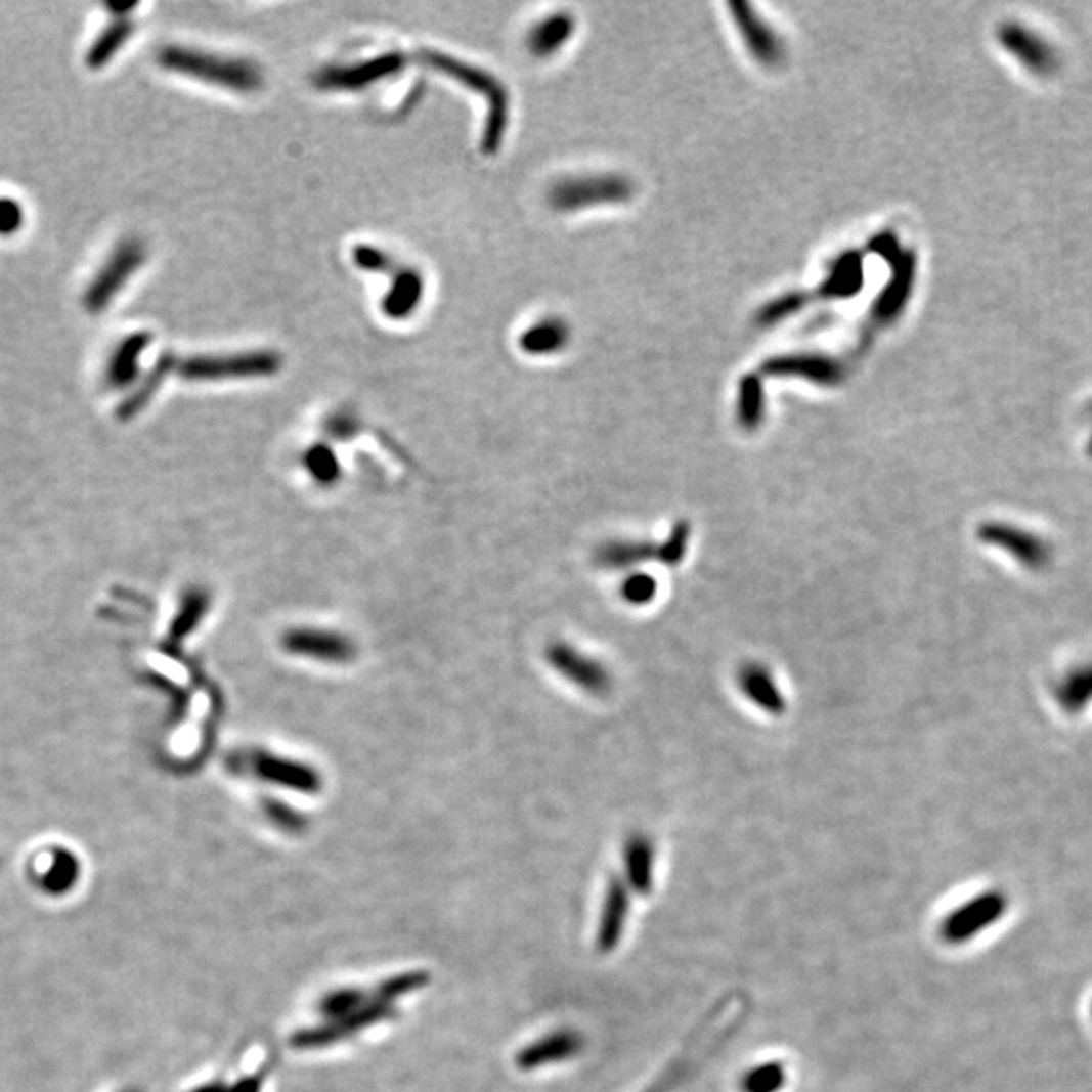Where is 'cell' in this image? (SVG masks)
I'll return each mask as SVG.
<instances>
[{
    "mask_svg": "<svg viewBox=\"0 0 1092 1092\" xmlns=\"http://www.w3.org/2000/svg\"><path fill=\"white\" fill-rule=\"evenodd\" d=\"M157 61L170 74L192 78L237 93H252L263 85L261 70L250 59L223 57L182 45H167L159 51Z\"/></svg>",
    "mask_w": 1092,
    "mask_h": 1092,
    "instance_id": "cell-1",
    "label": "cell"
},
{
    "mask_svg": "<svg viewBox=\"0 0 1092 1092\" xmlns=\"http://www.w3.org/2000/svg\"><path fill=\"white\" fill-rule=\"evenodd\" d=\"M418 57L427 68H431V70H435V72H439V74H443L447 78H453L455 82L470 87L472 91L480 93L488 101V118H486V124H484V134H482L480 148L488 157L496 155L500 150L503 142H505L508 114H510V99H508V91H506L505 84L500 80H496L492 74L472 65V63H466V61H462L457 57L445 55L441 51L423 49Z\"/></svg>",
    "mask_w": 1092,
    "mask_h": 1092,
    "instance_id": "cell-2",
    "label": "cell"
},
{
    "mask_svg": "<svg viewBox=\"0 0 1092 1092\" xmlns=\"http://www.w3.org/2000/svg\"><path fill=\"white\" fill-rule=\"evenodd\" d=\"M283 358L273 350H252L239 354H215V356H190L176 360L174 373L186 381H237V379H263L281 370Z\"/></svg>",
    "mask_w": 1092,
    "mask_h": 1092,
    "instance_id": "cell-3",
    "label": "cell"
},
{
    "mask_svg": "<svg viewBox=\"0 0 1092 1092\" xmlns=\"http://www.w3.org/2000/svg\"><path fill=\"white\" fill-rule=\"evenodd\" d=\"M146 259L148 248L140 237H124L87 286L82 300L85 310L93 316L105 312Z\"/></svg>",
    "mask_w": 1092,
    "mask_h": 1092,
    "instance_id": "cell-4",
    "label": "cell"
},
{
    "mask_svg": "<svg viewBox=\"0 0 1092 1092\" xmlns=\"http://www.w3.org/2000/svg\"><path fill=\"white\" fill-rule=\"evenodd\" d=\"M634 196V184L619 174H591L561 180L553 186L549 203L563 213H575L595 205L625 203Z\"/></svg>",
    "mask_w": 1092,
    "mask_h": 1092,
    "instance_id": "cell-5",
    "label": "cell"
},
{
    "mask_svg": "<svg viewBox=\"0 0 1092 1092\" xmlns=\"http://www.w3.org/2000/svg\"><path fill=\"white\" fill-rule=\"evenodd\" d=\"M1008 913V899L998 890L977 894L951 911L941 924V936L949 945H963L994 926Z\"/></svg>",
    "mask_w": 1092,
    "mask_h": 1092,
    "instance_id": "cell-6",
    "label": "cell"
},
{
    "mask_svg": "<svg viewBox=\"0 0 1092 1092\" xmlns=\"http://www.w3.org/2000/svg\"><path fill=\"white\" fill-rule=\"evenodd\" d=\"M242 765H246L253 775L265 783L294 789L300 793H318L322 787L320 773L296 758L273 755L269 751H252L244 756Z\"/></svg>",
    "mask_w": 1092,
    "mask_h": 1092,
    "instance_id": "cell-7",
    "label": "cell"
},
{
    "mask_svg": "<svg viewBox=\"0 0 1092 1092\" xmlns=\"http://www.w3.org/2000/svg\"><path fill=\"white\" fill-rule=\"evenodd\" d=\"M405 65L407 57L403 53H385L356 65L322 70L314 78V85L322 91H360L368 85L379 84L385 78L397 76Z\"/></svg>",
    "mask_w": 1092,
    "mask_h": 1092,
    "instance_id": "cell-8",
    "label": "cell"
},
{
    "mask_svg": "<svg viewBox=\"0 0 1092 1092\" xmlns=\"http://www.w3.org/2000/svg\"><path fill=\"white\" fill-rule=\"evenodd\" d=\"M281 646L288 654L310 658L316 662L344 664L350 662L356 654L354 644L337 631L316 629V627H298L290 629L281 638Z\"/></svg>",
    "mask_w": 1092,
    "mask_h": 1092,
    "instance_id": "cell-9",
    "label": "cell"
},
{
    "mask_svg": "<svg viewBox=\"0 0 1092 1092\" xmlns=\"http://www.w3.org/2000/svg\"><path fill=\"white\" fill-rule=\"evenodd\" d=\"M890 261H892V279L888 281V286L884 288V292L878 296V300L872 306L870 331L892 324L903 314L913 292L915 273H917L915 253H899Z\"/></svg>",
    "mask_w": 1092,
    "mask_h": 1092,
    "instance_id": "cell-10",
    "label": "cell"
},
{
    "mask_svg": "<svg viewBox=\"0 0 1092 1092\" xmlns=\"http://www.w3.org/2000/svg\"><path fill=\"white\" fill-rule=\"evenodd\" d=\"M547 660L565 680H569L571 684H575L577 688L585 690L588 694L599 696L611 690L609 670L601 662L575 650L571 644L557 642L549 646Z\"/></svg>",
    "mask_w": 1092,
    "mask_h": 1092,
    "instance_id": "cell-11",
    "label": "cell"
},
{
    "mask_svg": "<svg viewBox=\"0 0 1092 1092\" xmlns=\"http://www.w3.org/2000/svg\"><path fill=\"white\" fill-rule=\"evenodd\" d=\"M762 375L797 377L816 385L836 387L843 381V364L828 354H783L765 360Z\"/></svg>",
    "mask_w": 1092,
    "mask_h": 1092,
    "instance_id": "cell-12",
    "label": "cell"
},
{
    "mask_svg": "<svg viewBox=\"0 0 1092 1092\" xmlns=\"http://www.w3.org/2000/svg\"><path fill=\"white\" fill-rule=\"evenodd\" d=\"M735 23L743 35V41L747 43L751 55L765 68H777L781 65L785 57V49L781 39L775 35V31L758 18L755 10L745 2H731L729 4Z\"/></svg>",
    "mask_w": 1092,
    "mask_h": 1092,
    "instance_id": "cell-13",
    "label": "cell"
},
{
    "mask_svg": "<svg viewBox=\"0 0 1092 1092\" xmlns=\"http://www.w3.org/2000/svg\"><path fill=\"white\" fill-rule=\"evenodd\" d=\"M998 37L1006 51L1034 76H1050L1058 68L1054 49L1034 31L1021 25H1006Z\"/></svg>",
    "mask_w": 1092,
    "mask_h": 1092,
    "instance_id": "cell-14",
    "label": "cell"
},
{
    "mask_svg": "<svg viewBox=\"0 0 1092 1092\" xmlns=\"http://www.w3.org/2000/svg\"><path fill=\"white\" fill-rule=\"evenodd\" d=\"M152 344L150 333H134L124 338L107 358L105 383L112 389H128L140 377V358Z\"/></svg>",
    "mask_w": 1092,
    "mask_h": 1092,
    "instance_id": "cell-15",
    "label": "cell"
},
{
    "mask_svg": "<svg viewBox=\"0 0 1092 1092\" xmlns=\"http://www.w3.org/2000/svg\"><path fill=\"white\" fill-rule=\"evenodd\" d=\"M583 1046H585V1040L581 1038V1034H577L573 1030H559V1032H553L547 1038L530 1044L528 1048H524L518 1054L516 1064L522 1071H534V1068L544 1066L549 1062L553 1064V1062H561V1060L573 1058V1056H577L581 1052Z\"/></svg>",
    "mask_w": 1092,
    "mask_h": 1092,
    "instance_id": "cell-16",
    "label": "cell"
},
{
    "mask_svg": "<svg viewBox=\"0 0 1092 1092\" xmlns=\"http://www.w3.org/2000/svg\"><path fill=\"white\" fill-rule=\"evenodd\" d=\"M737 682H739L741 692L762 712L771 716H781L785 712L787 708L785 696L781 688L777 686L773 673L769 672L762 664L758 662L743 664L737 673Z\"/></svg>",
    "mask_w": 1092,
    "mask_h": 1092,
    "instance_id": "cell-17",
    "label": "cell"
},
{
    "mask_svg": "<svg viewBox=\"0 0 1092 1092\" xmlns=\"http://www.w3.org/2000/svg\"><path fill=\"white\" fill-rule=\"evenodd\" d=\"M627 913H629L627 886L619 878H613L609 882V888H607V897H605V905H603V913H601V924H599V930H597V947L603 953H607V951H611V949H615L619 945L621 932H623L625 921H627Z\"/></svg>",
    "mask_w": 1092,
    "mask_h": 1092,
    "instance_id": "cell-18",
    "label": "cell"
},
{
    "mask_svg": "<svg viewBox=\"0 0 1092 1092\" xmlns=\"http://www.w3.org/2000/svg\"><path fill=\"white\" fill-rule=\"evenodd\" d=\"M391 277L393 283L383 300V312L393 320H405L420 308L425 281L413 267H399Z\"/></svg>",
    "mask_w": 1092,
    "mask_h": 1092,
    "instance_id": "cell-19",
    "label": "cell"
},
{
    "mask_svg": "<svg viewBox=\"0 0 1092 1092\" xmlns=\"http://www.w3.org/2000/svg\"><path fill=\"white\" fill-rule=\"evenodd\" d=\"M656 847L654 841L644 834H634L623 847V866L631 888L640 894H650L654 886Z\"/></svg>",
    "mask_w": 1092,
    "mask_h": 1092,
    "instance_id": "cell-20",
    "label": "cell"
},
{
    "mask_svg": "<svg viewBox=\"0 0 1092 1092\" xmlns=\"http://www.w3.org/2000/svg\"><path fill=\"white\" fill-rule=\"evenodd\" d=\"M573 31H575L573 14L569 12L549 14L528 33V49L534 57H540V59L551 57L573 37Z\"/></svg>",
    "mask_w": 1092,
    "mask_h": 1092,
    "instance_id": "cell-21",
    "label": "cell"
},
{
    "mask_svg": "<svg viewBox=\"0 0 1092 1092\" xmlns=\"http://www.w3.org/2000/svg\"><path fill=\"white\" fill-rule=\"evenodd\" d=\"M134 29H136V25H134L132 16H116L99 33V37H95V41L91 43V47H89V51L85 55V65L91 72L103 70L120 53V49L132 39Z\"/></svg>",
    "mask_w": 1092,
    "mask_h": 1092,
    "instance_id": "cell-22",
    "label": "cell"
},
{
    "mask_svg": "<svg viewBox=\"0 0 1092 1092\" xmlns=\"http://www.w3.org/2000/svg\"><path fill=\"white\" fill-rule=\"evenodd\" d=\"M658 544L650 540H609L597 549V563L603 569L623 571L656 559Z\"/></svg>",
    "mask_w": 1092,
    "mask_h": 1092,
    "instance_id": "cell-23",
    "label": "cell"
},
{
    "mask_svg": "<svg viewBox=\"0 0 1092 1092\" xmlns=\"http://www.w3.org/2000/svg\"><path fill=\"white\" fill-rule=\"evenodd\" d=\"M864 281L862 257L858 253H843L830 265V275L820 286L818 296L822 298H849L860 292Z\"/></svg>",
    "mask_w": 1092,
    "mask_h": 1092,
    "instance_id": "cell-24",
    "label": "cell"
},
{
    "mask_svg": "<svg viewBox=\"0 0 1092 1092\" xmlns=\"http://www.w3.org/2000/svg\"><path fill=\"white\" fill-rule=\"evenodd\" d=\"M176 360H178V356H174L170 352H167L165 356H161L159 362L146 373V379L140 383V387L124 399V403L120 405L118 416L120 418H132L138 411H142L148 405V401L157 395L161 385L167 381L170 373H174Z\"/></svg>",
    "mask_w": 1092,
    "mask_h": 1092,
    "instance_id": "cell-25",
    "label": "cell"
},
{
    "mask_svg": "<svg viewBox=\"0 0 1092 1092\" xmlns=\"http://www.w3.org/2000/svg\"><path fill=\"white\" fill-rule=\"evenodd\" d=\"M569 337H571L569 326L563 320L549 318V320H542V322L530 326L520 337V348L526 354H532V356L553 354V352H559L561 348L567 346Z\"/></svg>",
    "mask_w": 1092,
    "mask_h": 1092,
    "instance_id": "cell-26",
    "label": "cell"
},
{
    "mask_svg": "<svg viewBox=\"0 0 1092 1092\" xmlns=\"http://www.w3.org/2000/svg\"><path fill=\"white\" fill-rule=\"evenodd\" d=\"M737 420L747 431H755L765 420V391L758 375H747L739 383Z\"/></svg>",
    "mask_w": 1092,
    "mask_h": 1092,
    "instance_id": "cell-27",
    "label": "cell"
},
{
    "mask_svg": "<svg viewBox=\"0 0 1092 1092\" xmlns=\"http://www.w3.org/2000/svg\"><path fill=\"white\" fill-rule=\"evenodd\" d=\"M785 1085V1068L781 1062H765L751 1068L743 1081V1092H777Z\"/></svg>",
    "mask_w": 1092,
    "mask_h": 1092,
    "instance_id": "cell-28",
    "label": "cell"
},
{
    "mask_svg": "<svg viewBox=\"0 0 1092 1092\" xmlns=\"http://www.w3.org/2000/svg\"><path fill=\"white\" fill-rule=\"evenodd\" d=\"M810 302V296L803 294V292H793V294H785L777 300H773L771 304H767L758 316H756V322L758 326H775L779 324L781 320L797 314L799 310L805 308V304Z\"/></svg>",
    "mask_w": 1092,
    "mask_h": 1092,
    "instance_id": "cell-29",
    "label": "cell"
},
{
    "mask_svg": "<svg viewBox=\"0 0 1092 1092\" xmlns=\"http://www.w3.org/2000/svg\"><path fill=\"white\" fill-rule=\"evenodd\" d=\"M690 524L686 520H678L668 534V538L658 547V553H656V559L660 563H664L666 567H678L684 557H686V551H688V542H690Z\"/></svg>",
    "mask_w": 1092,
    "mask_h": 1092,
    "instance_id": "cell-30",
    "label": "cell"
},
{
    "mask_svg": "<svg viewBox=\"0 0 1092 1092\" xmlns=\"http://www.w3.org/2000/svg\"><path fill=\"white\" fill-rule=\"evenodd\" d=\"M364 1004V994L358 990H337L320 1002V1013L331 1021H342Z\"/></svg>",
    "mask_w": 1092,
    "mask_h": 1092,
    "instance_id": "cell-31",
    "label": "cell"
},
{
    "mask_svg": "<svg viewBox=\"0 0 1092 1092\" xmlns=\"http://www.w3.org/2000/svg\"><path fill=\"white\" fill-rule=\"evenodd\" d=\"M304 466L320 484H333L340 476L337 455L326 445H314L304 455Z\"/></svg>",
    "mask_w": 1092,
    "mask_h": 1092,
    "instance_id": "cell-32",
    "label": "cell"
},
{
    "mask_svg": "<svg viewBox=\"0 0 1092 1092\" xmlns=\"http://www.w3.org/2000/svg\"><path fill=\"white\" fill-rule=\"evenodd\" d=\"M346 1030L342 1028L340 1021H329L324 1025H316V1028H308V1030H300L298 1034L292 1036V1046L298 1048V1050H306V1048H322V1046H329L337 1040L346 1038Z\"/></svg>",
    "mask_w": 1092,
    "mask_h": 1092,
    "instance_id": "cell-33",
    "label": "cell"
},
{
    "mask_svg": "<svg viewBox=\"0 0 1092 1092\" xmlns=\"http://www.w3.org/2000/svg\"><path fill=\"white\" fill-rule=\"evenodd\" d=\"M207 607H209L207 593H203V591L188 593L184 597V603H182V609H180V617L176 619V623L172 627V634L176 638H182V636L190 634V629L196 627L201 617L207 613Z\"/></svg>",
    "mask_w": 1092,
    "mask_h": 1092,
    "instance_id": "cell-34",
    "label": "cell"
},
{
    "mask_svg": "<svg viewBox=\"0 0 1092 1092\" xmlns=\"http://www.w3.org/2000/svg\"><path fill=\"white\" fill-rule=\"evenodd\" d=\"M352 261L360 269L375 271V273L393 275L399 269V263L395 261L391 253L383 252L381 248H375V246H356L352 250Z\"/></svg>",
    "mask_w": 1092,
    "mask_h": 1092,
    "instance_id": "cell-35",
    "label": "cell"
},
{
    "mask_svg": "<svg viewBox=\"0 0 1092 1092\" xmlns=\"http://www.w3.org/2000/svg\"><path fill=\"white\" fill-rule=\"evenodd\" d=\"M621 595L631 605H648L658 595V581L648 573H634L623 581Z\"/></svg>",
    "mask_w": 1092,
    "mask_h": 1092,
    "instance_id": "cell-36",
    "label": "cell"
},
{
    "mask_svg": "<svg viewBox=\"0 0 1092 1092\" xmlns=\"http://www.w3.org/2000/svg\"><path fill=\"white\" fill-rule=\"evenodd\" d=\"M429 981V975L427 973H407V975H397L393 977L391 981H385L381 988H379V1002L383 1004H391L393 1000L409 994V992H416L423 988L425 984Z\"/></svg>",
    "mask_w": 1092,
    "mask_h": 1092,
    "instance_id": "cell-37",
    "label": "cell"
},
{
    "mask_svg": "<svg viewBox=\"0 0 1092 1092\" xmlns=\"http://www.w3.org/2000/svg\"><path fill=\"white\" fill-rule=\"evenodd\" d=\"M265 816L283 832H290V834H298L306 828V820L304 816H300L298 812H294V807L277 801V799H267L265 805Z\"/></svg>",
    "mask_w": 1092,
    "mask_h": 1092,
    "instance_id": "cell-38",
    "label": "cell"
},
{
    "mask_svg": "<svg viewBox=\"0 0 1092 1092\" xmlns=\"http://www.w3.org/2000/svg\"><path fill=\"white\" fill-rule=\"evenodd\" d=\"M395 1013L393 1004H383V1002H377V1004H370V1006H364V1008H358L352 1015H348L346 1019H342V1028L346 1030V1034L350 1036L352 1032H358L362 1028H368L385 1017H391Z\"/></svg>",
    "mask_w": 1092,
    "mask_h": 1092,
    "instance_id": "cell-39",
    "label": "cell"
},
{
    "mask_svg": "<svg viewBox=\"0 0 1092 1092\" xmlns=\"http://www.w3.org/2000/svg\"><path fill=\"white\" fill-rule=\"evenodd\" d=\"M25 225V209L12 196H0V237L16 235Z\"/></svg>",
    "mask_w": 1092,
    "mask_h": 1092,
    "instance_id": "cell-40",
    "label": "cell"
},
{
    "mask_svg": "<svg viewBox=\"0 0 1092 1092\" xmlns=\"http://www.w3.org/2000/svg\"><path fill=\"white\" fill-rule=\"evenodd\" d=\"M872 250L886 257L888 261L899 255V239L894 233H880L876 239H872Z\"/></svg>",
    "mask_w": 1092,
    "mask_h": 1092,
    "instance_id": "cell-41",
    "label": "cell"
},
{
    "mask_svg": "<svg viewBox=\"0 0 1092 1092\" xmlns=\"http://www.w3.org/2000/svg\"><path fill=\"white\" fill-rule=\"evenodd\" d=\"M267 1075V1066L261 1068V1073L253 1075L250 1079H246L244 1083H239L235 1089L231 1092H259L261 1091V1085H263V1079Z\"/></svg>",
    "mask_w": 1092,
    "mask_h": 1092,
    "instance_id": "cell-42",
    "label": "cell"
},
{
    "mask_svg": "<svg viewBox=\"0 0 1092 1092\" xmlns=\"http://www.w3.org/2000/svg\"><path fill=\"white\" fill-rule=\"evenodd\" d=\"M199 1092H227V1089L223 1085H211V1087H205Z\"/></svg>",
    "mask_w": 1092,
    "mask_h": 1092,
    "instance_id": "cell-43",
    "label": "cell"
}]
</instances>
